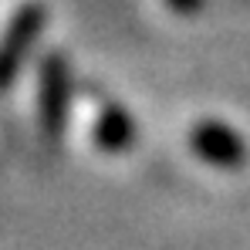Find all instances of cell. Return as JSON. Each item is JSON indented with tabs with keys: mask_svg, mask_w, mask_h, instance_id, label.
I'll use <instances>...</instances> for the list:
<instances>
[{
	"mask_svg": "<svg viewBox=\"0 0 250 250\" xmlns=\"http://www.w3.org/2000/svg\"><path fill=\"white\" fill-rule=\"evenodd\" d=\"M41 27H44V7L41 3H24L10 17L3 38H0V88H7V84L14 82L24 54L31 51V44L38 41Z\"/></svg>",
	"mask_w": 250,
	"mask_h": 250,
	"instance_id": "7a4b0ae2",
	"label": "cell"
},
{
	"mask_svg": "<svg viewBox=\"0 0 250 250\" xmlns=\"http://www.w3.org/2000/svg\"><path fill=\"white\" fill-rule=\"evenodd\" d=\"M68 64L61 54H47L41 64V95H38V108H41V128L47 139H58L64 119H68Z\"/></svg>",
	"mask_w": 250,
	"mask_h": 250,
	"instance_id": "3957f363",
	"label": "cell"
},
{
	"mask_svg": "<svg viewBox=\"0 0 250 250\" xmlns=\"http://www.w3.org/2000/svg\"><path fill=\"white\" fill-rule=\"evenodd\" d=\"M132 139H135V125L125 115V108L105 105L98 112V122H95V142H98V149L115 156V152H125L132 146Z\"/></svg>",
	"mask_w": 250,
	"mask_h": 250,
	"instance_id": "277c9868",
	"label": "cell"
},
{
	"mask_svg": "<svg viewBox=\"0 0 250 250\" xmlns=\"http://www.w3.org/2000/svg\"><path fill=\"white\" fill-rule=\"evenodd\" d=\"M176 14H196L200 10V0H166Z\"/></svg>",
	"mask_w": 250,
	"mask_h": 250,
	"instance_id": "5b68a950",
	"label": "cell"
},
{
	"mask_svg": "<svg viewBox=\"0 0 250 250\" xmlns=\"http://www.w3.org/2000/svg\"><path fill=\"white\" fill-rule=\"evenodd\" d=\"M189 149L203 163L216 169H230V172L244 169V163L250 159V149L240 139V132L230 128L227 122H216V119H207L189 132Z\"/></svg>",
	"mask_w": 250,
	"mask_h": 250,
	"instance_id": "6da1fadb",
	"label": "cell"
}]
</instances>
